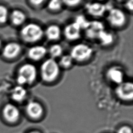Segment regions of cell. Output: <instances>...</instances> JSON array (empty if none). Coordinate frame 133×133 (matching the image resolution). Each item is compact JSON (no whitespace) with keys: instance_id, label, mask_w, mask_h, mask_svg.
<instances>
[{"instance_id":"cell-26","label":"cell","mask_w":133,"mask_h":133,"mask_svg":"<svg viewBox=\"0 0 133 133\" xmlns=\"http://www.w3.org/2000/svg\"><path fill=\"white\" fill-rule=\"evenodd\" d=\"M126 7L129 11H132L133 9V0H128L126 3Z\"/></svg>"},{"instance_id":"cell-16","label":"cell","mask_w":133,"mask_h":133,"mask_svg":"<svg viewBox=\"0 0 133 133\" xmlns=\"http://www.w3.org/2000/svg\"><path fill=\"white\" fill-rule=\"evenodd\" d=\"M97 39L99 41L102 45L108 46L113 43L114 37L111 33L109 32L104 29L99 33Z\"/></svg>"},{"instance_id":"cell-6","label":"cell","mask_w":133,"mask_h":133,"mask_svg":"<svg viewBox=\"0 0 133 133\" xmlns=\"http://www.w3.org/2000/svg\"><path fill=\"white\" fill-rule=\"evenodd\" d=\"M116 94L121 99L131 100L133 97V84L131 82H122L116 88Z\"/></svg>"},{"instance_id":"cell-9","label":"cell","mask_w":133,"mask_h":133,"mask_svg":"<svg viewBox=\"0 0 133 133\" xmlns=\"http://www.w3.org/2000/svg\"><path fill=\"white\" fill-rule=\"evenodd\" d=\"M81 29L79 26L73 22L65 26L64 29V35L69 41H75L81 36Z\"/></svg>"},{"instance_id":"cell-11","label":"cell","mask_w":133,"mask_h":133,"mask_svg":"<svg viewBox=\"0 0 133 133\" xmlns=\"http://www.w3.org/2000/svg\"><path fill=\"white\" fill-rule=\"evenodd\" d=\"M47 49L44 46L35 45L29 49L28 55L31 59L34 61H38L44 58Z\"/></svg>"},{"instance_id":"cell-15","label":"cell","mask_w":133,"mask_h":133,"mask_svg":"<svg viewBox=\"0 0 133 133\" xmlns=\"http://www.w3.org/2000/svg\"><path fill=\"white\" fill-rule=\"evenodd\" d=\"M61 33V29L58 25L51 24L46 28L45 34L48 39L50 41H56L60 38Z\"/></svg>"},{"instance_id":"cell-10","label":"cell","mask_w":133,"mask_h":133,"mask_svg":"<svg viewBox=\"0 0 133 133\" xmlns=\"http://www.w3.org/2000/svg\"><path fill=\"white\" fill-rule=\"evenodd\" d=\"M104 29L103 24L98 21H90L88 27L85 30L87 37L91 39L97 38L99 33Z\"/></svg>"},{"instance_id":"cell-4","label":"cell","mask_w":133,"mask_h":133,"mask_svg":"<svg viewBox=\"0 0 133 133\" xmlns=\"http://www.w3.org/2000/svg\"><path fill=\"white\" fill-rule=\"evenodd\" d=\"M93 50L89 45L80 43L75 45L71 49L70 56L73 60L82 62L89 59L92 55Z\"/></svg>"},{"instance_id":"cell-17","label":"cell","mask_w":133,"mask_h":133,"mask_svg":"<svg viewBox=\"0 0 133 133\" xmlns=\"http://www.w3.org/2000/svg\"><path fill=\"white\" fill-rule=\"evenodd\" d=\"M25 15L23 12L19 10H14L11 14L12 22L16 25L22 24L25 20Z\"/></svg>"},{"instance_id":"cell-29","label":"cell","mask_w":133,"mask_h":133,"mask_svg":"<svg viewBox=\"0 0 133 133\" xmlns=\"http://www.w3.org/2000/svg\"><path fill=\"white\" fill-rule=\"evenodd\" d=\"M1 40H0V46H1Z\"/></svg>"},{"instance_id":"cell-25","label":"cell","mask_w":133,"mask_h":133,"mask_svg":"<svg viewBox=\"0 0 133 133\" xmlns=\"http://www.w3.org/2000/svg\"><path fill=\"white\" fill-rule=\"evenodd\" d=\"M118 133H132V130L128 126H123L119 129Z\"/></svg>"},{"instance_id":"cell-13","label":"cell","mask_w":133,"mask_h":133,"mask_svg":"<svg viewBox=\"0 0 133 133\" xmlns=\"http://www.w3.org/2000/svg\"><path fill=\"white\" fill-rule=\"evenodd\" d=\"M20 45L15 42L9 43L4 48L3 54L7 58H13L16 57L20 52Z\"/></svg>"},{"instance_id":"cell-7","label":"cell","mask_w":133,"mask_h":133,"mask_svg":"<svg viewBox=\"0 0 133 133\" xmlns=\"http://www.w3.org/2000/svg\"><path fill=\"white\" fill-rule=\"evenodd\" d=\"M111 8L109 6L99 2L88 3L86 5V9L87 12L94 17H101L105 12Z\"/></svg>"},{"instance_id":"cell-30","label":"cell","mask_w":133,"mask_h":133,"mask_svg":"<svg viewBox=\"0 0 133 133\" xmlns=\"http://www.w3.org/2000/svg\"><path fill=\"white\" fill-rule=\"evenodd\" d=\"M118 1H122V0H118Z\"/></svg>"},{"instance_id":"cell-22","label":"cell","mask_w":133,"mask_h":133,"mask_svg":"<svg viewBox=\"0 0 133 133\" xmlns=\"http://www.w3.org/2000/svg\"><path fill=\"white\" fill-rule=\"evenodd\" d=\"M63 4L62 0H50L48 3V8L53 11L59 10Z\"/></svg>"},{"instance_id":"cell-19","label":"cell","mask_w":133,"mask_h":133,"mask_svg":"<svg viewBox=\"0 0 133 133\" xmlns=\"http://www.w3.org/2000/svg\"><path fill=\"white\" fill-rule=\"evenodd\" d=\"M63 52L62 46L58 44L52 45L49 48V52L51 56V58L55 59L61 56Z\"/></svg>"},{"instance_id":"cell-28","label":"cell","mask_w":133,"mask_h":133,"mask_svg":"<svg viewBox=\"0 0 133 133\" xmlns=\"http://www.w3.org/2000/svg\"><path fill=\"white\" fill-rule=\"evenodd\" d=\"M30 133H39L38 132H37V131H32V132H31Z\"/></svg>"},{"instance_id":"cell-23","label":"cell","mask_w":133,"mask_h":133,"mask_svg":"<svg viewBox=\"0 0 133 133\" xmlns=\"http://www.w3.org/2000/svg\"><path fill=\"white\" fill-rule=\"evenodd\" d=\"M8 17L7 9L3 5H0V23H3L6 21Z\"/></svg>"},{"instance_id":"cell-24","label":"cell","mask_w":133,"mask_h":133,"mask_svg":"<svg viewBox=\"0 0 133 133\" xmlns=\"http://www.w3.org/2000/svg\"><path fill=\"white\" fill-rule=\"evenodd\" d=\"M63 4L70 6L73 7L79 4L82 0H62Z\"/></svg>"},{"instance_id":"cell-1","label":"cell","mask_w":133,"mask_h":133,"mask_svg":"<svg viewBox=\"0 0 133 133\" xmlns=\"http://www.w3.org/2000/svg\"><path fill=\"white\" fill-rule=\"evenodd\" d=\"M42 79L47 82L56 79L60 72V66L57 61L52 58L46 60L42 64L40 68Z\"/></svg>"},{"instance_id":"cell-3","label":"cell","mask_w":133,"mask_h":133,"mask_svg":"<svg viewBox=\"0 0 133 133\" xmlns=\"http://www.w3.org/2000/svg\"><path fill=\"white\" fill-rule=\"evenodd\" d=\"M36 76L37 69L35 66L31 63H26L19 69L17 81L20 85L30 84L34 82Z\"/></svg>"},{"instance_id":"cell-8","label":"cell","mask_w":133,"mask_h":133,"mask_svg":"<svg viewBox=\"0 0 133 133\" xmlns=\"http://www.w3.org/2000/svg\"><path fill=\"white\" fill-rule=\"evenodd\" d=\"M106 75L109 80L117 85L123 82L124 73L121 67L113 66L110 68L108 70Z\"/></svg>"},{"instance_id":"cell-27","label":"cell","mask_w":133,"mask_h":133,"mask_svg":"<svg viewBox=\"0 0 133 133\" xmlns=\"http://www.w3.org/2000/svg\"><path fill=\"white\" fill-rule=\"evenodd\" d=\"M30 2L34 6H38L42 4L45 0H29Z\"/></svg>"},{"instance_id":"cell-20","label":"cell","mask_w":133,"mask_h":133,"mask_svg":"<svg viewBox=\"0 0 133 133\" xmlns=\"http://www.w3.org/2000/svg\"><path fill=\"white\" fill-rule=\"evenodd\" d=\"M73 61V60L70 55H65L60 58L58 64L60 66L63 68H68L72 65Z\"/></svg>"},{"instance_id":"cell-14","label":"cell","mask_w":133,"mask_h":133,"mask_svg":"<svg viewBox=\"0 0 133 133\" xmlns=\"http://www.w3.org/2000/svg\"><path fill=\"white\" fill-rule=\"evenodd\" d=\"M28 114L34 118L39 117L43 113V108L38 103L35 101H31L28 103L26 108Z\"/></svg>"},{"instance_id":"cell-18","label":"cell","mask_w":133,"mask_h":133,"mask_svg":"<svg viewBox=\"0 0 133 133\" xmlns=\"http://www.w3.org/2000/svg\"><path fill=\"white\" fill-rule=\"evenodd\" d=\"M26 90L21 86H16L12 92V98L17 101H22L26 96Z\"/></svg>"},{"instance_id":"cell-12","label":"cell","mask_w":133,"mask_h":133,"mask_svg":"<svg viewBox=\"0 0 133 133\" xmlns=\"http://www.w3.org/2000/svg\"><path fill=\"white\" fill-rule=\"evenodd\" d=\"M3 113L5 118L9 122H15L19 118L20 112L17 107L12 104H7L4 109Z\"/></svg>"},{"instance_id":"cell-2","label":"cell","mask_w":133,"mask_h":133,"mask_svg":"<svg viewBox=\"0 0 133 133\" xmlns=\"http://www.w3.org/2000/svg\"><path fill=\"white\" fill-rule=\"evenodd\" d=\"M22 38L28 43H35L39 41L44 35V31L37 24L30 23L25 25L21 30Z\"/></svg>"},{"instance_id":"cell-5","label":"cell","mask_w":133,"mask_h":133,"mask_svg":"<svg viewBox=\"0 0 133 133\" xmlns=\"http://www.w3.org/2000/svg\"><path fill=\"white\" fill-rule=\"evenodd\" d=\"M108 21L112 26L119 27L125 23L126 16L122 10L116 8H111L109 10Z\"/></svg>"},{"instance_id":"cell-21","label":"cell","mask_w":133,"mask_h":133,"mask_svg":"<svg viewBox=\"0 0 133 133\" xmlns=\"http://www.w3.org/2000/svg\"><path fill=\"white\" fill-rule=\"evenodd\" d=\"M74 22L79 26L81 29H85L86 30L89 26L90 21H89L83 15H78L77 16Z\"/></svg>"}]
</instances>
